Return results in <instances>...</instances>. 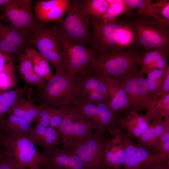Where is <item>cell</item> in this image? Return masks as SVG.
Here are the masks:
<instances>
[{"mask_svg":"<svg viewBox=\"0 0 169 169\" xmlns=\"http://www.w3.org/2000/svg\"><path fill=\"white\" fill-rule=\"evenodd\" d=\"M0 20H1V16L0 14Z\"/></svg>","mask_w":169,"mask_h":169,"instance_id":"f907efd6","label":"cell"},{"mask_svg":"<svg viewBox=\"0 0 169 169\" xmlns=\"http://www.w3.org/2000/svg\"><path fill=\"white\" fill-rule=\"evenodd\" d=\"M144 169H169V163H155L148 166Z\"/></svg>","mask_w":169,"mask_h":169,"instance_id":"ee69618b","label":"cell"},{"mask_svg":"<svg viewBox=\"0 0 169 169\" xmlns=\"http://www.w3.org/2000/svg\"><path fill=\"white\" fill-rule=\"evenodd\" d=\"M144 53L125 50L107 53L96 56L88 69L119 79L138 72L137 68Z\"/></svg>","mask_w":169,"mask_h":169,"instance_id":"7a4b0ae2","label":"cell"},{"mask_svg":"<svg viewBox=\"0 0 169 169\" xmlns=\"http://www.w3.org/2000/svg\"><path fill=\"white\" fill-rule=\"evenodd\" d=\"M40 89V97L44 104L57 108L66 107L76 99V76L64 69L56 70L55 74Z\"/></svg>","mask_w":169,"mask_h":169,"instance_id":"277c9868","label":"cell"},{"mask_svg":"<svg viewBox=\"0 0 169 169\" xmlns=\"http://www.w3.org/2000/svg\"><path fill=\"white\" fill-rule=\"evenodd\" d=\"M10 0H0V9L2 7L8 3Z\"/></svg>","mask_w":169,"mask_h":169,"instance_id":"bcb514c9","label":"cell"},{"mask_svg":"<svg viewBox=\"0 0 169 169\" xmlns=\"http://www.w3.org/2000/svg\"><path fill=\"white\" fill-rule=\"evenodd\" d=\"M0 125V136L15 140L27 135L32 127L30 123L23 118L12 114H7Z\"/></svg>","mask_w":169,"mask_h":169,"instance_id":"e0dca14e","label":"cell"},{"mask_svg":"<svg viewBox=\"0 0 169 169\" xmlns=\"http://www.w3.org/2000/svg\"><path fill=\"white\" fill-rule=\"evenodd\" d=\"M61 143L60 137L55 128L49 126L38 145L43 148L44 155H49L58 145Z\"/></svg>","mask_w":169,"mask_h":169,"instance_id":"f1b7e54d","label":"cell"},{"mask_svg":"<svg viewBox=\"0 0 169 169\" xmlns=\"http://www.w3.org/2000/svg\"><path fill=\"white\" fill-rule=\"evenodd\" d=\"M21 77L27 83L35 85L40 89L43 88L46 84L44 79L34 71L28 73Z\"/></svg>","mask_w":169,"mask_h":169,"instance_id":"74e56055","label":"cell"},{"mask_svg":"<svg viewBox=\"0 0 169 169\" xmlns=\"http://www.w3.org/2000/svg\"><path fill=\"white\" fill-rule=\"evenodd\" d=\"M105 169H110L108 168H106Z\"/></svg>","mask_w":169,"mask_h":169,"instance_id":"681fc988","label":"cell"},{"mask_svg":"<svg viewBox=\"0 0 169 169\" xmlns=\"http://www.w3.org/2000/svg\"><path fill=\"white\" fill-rule=\"evenodd\" d=\"M29 47L33 46L48 60L56 70L64 69V55L59 33L55 25L38 23L30 34Z\"/></svg>","mask_w":169,"mask_h":169,"instance_id":"5b68a950","label":"cell"},{"mask_svg":"<svg viewBox=\"0 0 169 169\" xmlns=\"http://www.w3.org/2000/svg\"><path fill=\"white\" fill-rule=\"evenodd\" d=\"M27 86L0 92V125L11 108L27 94Z\"/></svg>","mask_w":169,"mask_h":169,"instance_id":"cb8c5ba5","label":"cell"},{"mask_svg":"<svg viewBox=\"0 0 169 169\" xmlns=\"http://www.w3.org/2000/svg\"><path fill=\"white\" fill-rule=\"evenodd\" d=\"M144 74L138 71L119 79L121 87L127 96L130 111H148L153 109L158 101L151 94Z\"/></svg>","mask_w":169,"mask_h":169,"instance_id":"ba28073f","label":"cell"},{"mask_svg":"<svg viewBox=\"0 0 169 169\" xmlns=\"http://www.w3.org/2000/svg\"><path fill=\"white\" fill-rule=\"evenodd\" d=\"M47 128L38 123L32 128L26 136L35 144L38 145L44 136Z\"/></svg>","mask_w":169,"mask_h":169,"instance_id":"d590c367","label":"cell"},{"mask_svg":"<svg viewBox=\"0 0 169 169\" xmlns=\"http://www.w3.org/2000/svg\"><path fill=\"white\" fill-rule=\"evenodd\" d=\"M31 0H10L1 9V20L8 21L10 24L20 30L32 33L39 23L32 10Z\"/></svg>","mask_w":169,"mask_h":169,"instance_id":"7c38bea8","label":"cell"},{"mask_svg":"<svg viewBox=\"0 0 169 169\" xmlns=\"http://www.w3.org/2000/svg\"><path fill=\"white\" fill-rule=\"evenodd\" d=\"M41 166L46 169H85L82 161L71 149L56 147Z\"/></svg>","mask_w":169,"mask_h":169,"instance_id":"9a60e30c","label":"cell"},{"mask_svg":"<svg viewBox=\"0 0 169 169\" xmlns=\"http://www.w3.org/2000/svg\"><path fill=\"white\" fill-rule=\"evenodd\" d=\"M149 125L146 131L137 139V143L151 152L155 147L162 132L164 120L158 119Z\"/></svg>","mask_w":169,"mask_h":169,"instance_id":"603a6c76","label":"cell"},{"mask_svg":"<svg viewBox=\"0 0 169 169\" xmlns=\"http://www.w3.org/2000/svg\"><path fill=\"white\" fill-rule=\"evenodd\" d=\"M108 105L113 112L116 113L122 110L129 109L130 103L127 96L120 86L110 99Z\"/></svg>","mask_w":169,"mask_h":169,"instance_id":"4dcf8cb0","label":"cell"},{"mask_svg":"<svg viewBox=\"0 0 169 169\" xmlns=\"http://www.w3.org/2000/svg\"><path fill=\"white\" fill-rule=\"evenodd\" d=\"M2 146H1V141L0 137V148Z\"/></svg>","mask_w":169,"mask_h":169,"instance_id":"c3c4849f","label":"cell"},{"mask_svg":"<svg viewBox=\"0 0 169 169\" xmlns=\"http://www.w3.org/2000/svg\"><path fill=\"white\" fill-rule=\"evenodd\" d=\"M108 102L96 104L99 118V124L95 130L96 132L104 135L106 131L120 128V118L117 113L113 112L109 107Z\"/></svg>","mask_w":169,"mask_h":169,"instance_id":"ffe728a7","label":"cell"},{"mask_svg":"<svg viewBox=\"0 0 169 169\" xmlns=\"http://www.w3.org/2000/svg\"><path fill=\"white\" fill-rule=\"evenodd\" d=\"M107 1L109 7L105 15L101 20L105 22H111L124 13L125 5L124 0Z\"/></svg>","mask_w":169,"mask_h":169,"instance_id":"d6a6232c","label":"cell"},{"mask_svg":"<svg viewBox=\"0 0 169 169\" xmlns=\"http://www.w3.org/2000/svg\"><path fill=\"white\" fill-rule=\"evenodd\" d=\"M0 169H17L7 151L0 163Z\"/></svg>","mask_w":169,"mask_h":169,"instance_id":"b9f144b4","label":"cell"},{"mask_svg":"<svg viewBox=\"0 0 169 169\" xmlns=\"http://www.w3.org/2000/svg\"><path fill=\"white\" fill-rule=\"evenodd\" d=\"M24 52L29 56L34 71L48 81L54 75L47 59L38 51L31 47L27 48Z\"/></svg>","mask_w":169,"mask_h":169,"instance_id":"d4e9b609","label":"cell"},{"mask_svg":"<svg viewBox=\"0 0 169 169\" xmlns=\"http://www.w3.org/2000/svg\"><path fill=\"white\" fill-rule=\"evenodd\" d=\"M95 132L77 142L71 149L83 162L85 169H105V153L108 141Z\"/></svg>","mask_w":169,"mask_h":169,"instance_id":"9c48e42d","label":"cell"},{"mask_svg":"<svg viewBox=\"0 0 169 169\" xmlns=\"http://www.w3.org/2000/svg\"><path fill=\"white\" fill-rule=\"evenodd\" d=\"M145 115L149 121L169 116V93L161 95L154 107Z\"/></svg>","mask_w":169,"mask_h":169,"instance_id":"83f0119b","label":"cell"},{"mask_svg":"<svg viewBox=\"0 0 169 169\" xmlns=\"http://www.w3.org/2000/svg\"><path fill=\"white\" fill-rule=\"evenodd\" d=\"M76 76L77 86L76 96L96 90L103 93L110 99V93L120 84L118 78L99 74L88 69L83 74Z\"/></svg>","mask_w":169,"mask_h":169,"instance_id":"4fadbf2b","label":"cell"},{"mask_svg":"<svg viewBox=\"0 0 169 169\" xmlns=\"http://www.w3.org/2000/svg\"><path fill=\"white\" fill-rule=\"evenodd\" d=\"M169 47H159L144 52L140 62L141 69L140 72L144 74L146 70L152 69H163L168 65Z\"/></svg>","mask_w":169,"mask_h":169,"instance_id":"d6986e66","label":"cell"},{"mask_svg":"<svg viewBox=\"0 0 169 169\" xmlns=\"http://www.w3.org/2000/svg\"><path fill=\"white\" fill-rule=\"evenodd\" d=\"M149 121L145 115L130 111L126 117L120 118L119 126L125 130L127 134L131 137L137 139L147 130Z\"/></svg>","mask_w":169,"mask_h":169,"instance_id":"ac0fdd59","label":"cell"},{"mask_svg":"<svg viewBox=\"0 0 169 169\" xmlns=\"http://www.w3.org/2000/svg\"><path fill=\"white\" fill-rule=\"evenodd\" d=\"M152 17L169 26V0H160L152 3Z\"/></svg>","mask_w":169,"mask_h":169,"instance_id":"f546056e","label":"cell"},{"mask_svg":"<svg viewBox=\"0 0 169 169\" xmlns=\"http://www.w3.org/2000/svg\"><path fill=\"white\" fill-rule=\"evenodd\" d=\"M17 80L5 72H0V92L6 91L14 87Z\"/></svg>","mask_w":169,"mask_h":169,"instance_id":"8d00e7d4","label":"cell"},{"mask_svg":"<svg viewBox=\"0 0 169 169\" xmlns=\"http://www.w3.org/2000/svg\"><path fill=\"white\" fill-rule=\"evenodd\" d=\"M70 3V0H38L34 7L37 20L44 23L59 22L67 13Z\"/></svg>","mask_w":169,"mask_h":169,"instance_id":"2e32d148","label":"cell"},{"mask_svg":"<svg viewBox=\"0 0 169 169\" xmlns=\"http://www.w3.org/2000/svg\"><path fill=\"white\" fill-rule=\"evenodd\" d=\"M5 72L17 80L15 74V66L13 58L0 49V72Z\"/></svg>","mask_w":169,"mask_h":169,"instance_id":"836d02e7","label":"cell"},{"mask_svg":"<svg viewBox=\"0 0 169 169\" xmlns=\"http://www.w3.org/2000/svg\"><path fill=\"white\" fill-rule=\"evenodd\" d=\"M64 19L56 23L59 34L71 40L84 45H90V16L86 8V0H71Z\"/></svg>","mask_w":169,"mask_h":169,"instance_id":"3957f363","label":"cell"},{"mask_svg":"<svg viewBox=\"0 0 169 169\" xmlns=\"http://www.w3.org/2000/svg\"><path fill=\"white\" fill-rule=\"evenodd\" d=\"M64 116L63 108L56 107L50 119V126L56 128L60 124Z\"/></svg>","mask_w":169,"mask_h":169,"instance_id":"60d3db41","label":"cell"},{"mask_svg":"<svg viewBox=\"0 0 169 169\" xmlns=\"http://www.w3.org/2000/svg\"><path fill=\"white\" fill-rule=\"evenodd\" d=\"M6 151V150L5 147L2 146L0 148V163Z\"/></svg>","mask_w":169,"mask_h":169,"instance_id":"f6af8a7d","label":"cell"},{"mask_svg":"<svg viewBox=\"0 0 169 169\" xmlns=\"http://www.w3.org/2000/svg\"><path fill=\"white\" fill-rule=\"evenodd\" d=\"M19 61L18 71L21 76L34 71L33 64L28 55L25 52L20 54L19 56Z\"/></svg>","mask_w":169,"mask_h":169,"instance_id":"e575fe53","label":"cell"},{"mask_svg":"<svg viewBox=\"0 0 169 169\" xmlns=\"http://www.w3.org/2000/svg\"><path fill=\"white\" fill-rule=\"evenodd\" d=\"M168 141H169V116L165 117L164 120L162 132L158 139L155 150L156 151L159 149Z\"/></svg>","mask_w":169,"mask_h":169,"instance_id":"ab89813d","label":"cell"},{"mask_svg":"<svg viewBox=\"0 0 169 169\" xmlns=\"http://www.w3.org/2000/svg\"><path fill=\"white\" fill-rule=\"evenodd\" d=\"M43 105H37L31 100L20 99L10 110L8 114H12L25 119L31 123L36 121Z\"/></svg>","mask_w":169,"mask_h":169,"instance_id":"7402d4cb","label":"cell"},{"mask_svg":"<svg viewBox=\"0 0 169 169\" xmlns=\"http://www.w3.org/2000/svg\"><path fill=\"white\" fill-rule=\"evenodd\" d=\"M156 156L157 163H165L169 161V141L165 142L155 154Z\"/></svg>","mask_w":169,"mask_h":169,"instance_id":"f35d334b","label":"cell"},{"mask_svg":"<svg viewBox=\"0 0 169 169\" xmlns=\"http://www.w3.org/2000/svg\"><path fill=\"white\" fill-rule=\"evenodd\" d=\"M108 141L106 148L105 163L106 168L122 169L125 161V153L120 141L116 137Z\"/></svg>","mask_w":169,"mask_h":169,"instance_id":"44dd1931","label":"cell"},{"mask_svg":"<svg viewBox=\"0 0 169 169\" xmlns=\"http://www.w3.org/2000/svg\"><path fill=\"white\" fill-rule=\"evenodd\" d=\"M168 93H169V67L167 69L164 76L161 95Z\"/></svg>","mask_w":169,"mask_h":169,"instance_id":"7bdbcfd3","label":"cell"},{"mask_svg":"<svg viewBox=\"0 0 169 169\" xmlns=\"http://www.w3.org/2000/svg\"><path fill=\"white\" fill-rule=\"evenodd\" d=\"M130 16L138 46L146 51L159 47H169V26L151 17Z\"/></svg>","mask_w":169,"mask_h":169,"instance_id":"8992f818","label":"cell"},{"mask_svg":"<svg viewBox=\"0 0 169 169\" xmlns=\"http://www.w3.org/2000/svg\"><path fill=\"white\" fill-rule=\"evenodd\" d=\"M0 137L1 146L5 148L17 169H39L45 164L46 156L37 150L26 135L15 140Z\"/></svg>","mask_w":169,"mask_h":169,"instance_id":"52a82bcc","label":"cell"},{"mask_svg":"<svg viewBox=\"0 0 169 169\" xmlns=\"http://www.w3.org/2000/svg\"><path fill=\"white\" fill-rule=\"evenodd\" d=\"M31 33L18 29L10 24L0 23V49L13 59L28 47Z\"/></svg>","mask_w":169,"mask_h":169,"instance_id":"5bb4252c","label":"cell"},{"mask_svg":"<svg viewBox=\"0 0 169 169\" xmlns=\"http://www.w3.org/2000/svg\"><path fill=\"white\" fill-rule=\"evenodd\" d=\"M113 137L121 142L125 153L124 169H144L157 163L156 155L150 152L137 143L133 142L127 134L121 132L120 128L108 131Z\"/></svg>","mask_w":169,"mask_h":169,"instance_id":"8fae6325","label":"cell"},{"mask_svg":"<svg viewBox=\"0 0 169 169\" xmlns=\"http://www.w3.org/2000/svg\"><path fill=\"white\" fill-rule=\"evenodd\" d=\"M60 35L64 69L75 76L82 74L87 70L89 64L95 58L94 50Z\"/></svg>","mask_w":169,"mask_h":169,"instance_id":"30bf717a","label":"cell"},{"mask_svg":"<svg viewBox=\"0 0 169 169\" xmlns=\"http://www.w3.org/2000/svg\"><path fill=\"white\" fill-rule=\"evenodd\" d=\"M107 0H86V8L90 16L102 19L109 7Z\"/></svg>","mask_w":169,"mask_h":169,"instance_id":"1f68e13d","label":"cell"},{"mask_svg":"<svg viewBox=\"0 0 169 169\" xmlns=\"http://www.w3.org/2000/svg\"><path fill=\"white\" fill-rule=\"evenodd\" d=\"M125 5V16L133 15V11H136L138 15L146 17H151L150 8L152 1L150 0H124Z\"/></svg>","mask_w":169,"mask_h":169,"instance_id":"4316f807","label":"cell"},{"mask_svg":"<svg viewBox=\"0 0 169 169\" xmlns=\"http://www.w3.org/2000/svg\"><path fill=\"white\" fill-rule=\"evenodd\" d=\"M39 169H46V168H44V167L41 166H40V167Z\"/></svg>","mask_w":169,"mask_h":169,"instance_id":"7dc6e473","label":"cell"},{"mask_svg":"<svg viewBox=\"0 0 169 169\" xmlns=\"http://www.w3.org/2000/svg\"><path fill=\"white\" fill-rule=\"evenodd\" d=\"M169 65L163 69H152L146 70L144 74L147 75L146 79L149 90L154 99L158 101L162 89L164 76Z\"/></svg>","mask_w":169,"mask_h":169,"instance_id":"484cf974","label":"cell"},{"mask_svg":"<svg viewBox=\"0 0 169 169\" xmlns=\"http://www.w3.org/2000/svg\"><path fill=\"white\" fill-rule=\"evenodd\" d=\"M125 17L111 22L90 17V45L96 56L114 51H137L139 46L135 28L131 17Z\"/></svg>","mask_w":169,"mask_h":169,"instance_id":"6da1fadb","label":"cell"}]
</instances>
